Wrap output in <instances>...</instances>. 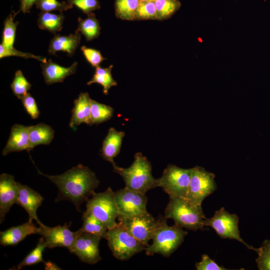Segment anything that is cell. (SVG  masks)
I'll list each match as a JSON object with an SVG mask.
<instances>
[{
	"label": "cell",
	"instance_id": "6",
	"mask_svg": "<svg viewBox=\"0 0 270 270\" xmlns=\"http://www.w3.org/2000/svg\"><path fill=\"white\" fill-rule=\"evenodd\" d=\"M86 212L91 214L109 229L117 224L119 212L114 192L110 188L102 192H94L86 201Z\"/></svg>",
	"mask_w": 270,
	"mask_h": 270
},
{
	"label": "cell",
	"instance_id": "26",
	"mask_svg": "<svg viewBox=\"0 0 270 270\" xmlns=\"http://www.w3.org/2000/svg\"><path fill=\"white\" fill-rule=\"evenodd\" d=\"M112 65L106 68H102L100 66L96 68L95 72L92 78L87 82L88 85L92 84H98L103 87V92L108 94V90L112 87L117 85V82L113 78L112 75Z\"/></svg>",
	"mask_w": 270,
	"mask_h": 270
},
{
	"label": "cell",
	"instance_id": "19",
	"mask_svg": "<svg viewBox=\"0 0 270 270\" xmlns=\"http://www.w3.org/2000/svg\"><path fill=\"white\" fill-rule=\"evenodd\" d=\"M80 34L77 30L74 34L68 36L56 34L50 40L49 44V54H55L58 52H63L67 53L69 56H72L80 44Z\"/></svg>",
	"mask_w": 270,
	"mask_h": 270
},
{
	"label": "cell",
	"instance_id": "23",
	"mask_svg": "<svg viewBox=\"0 0 270 270\" xmlns=\"http://www.w3.org/2000/svg\"><path fill=\"white\" fill-rule=\"evenodd\" d=\"M64 16L62 12L56 14L50 12H42L38 15V24L39 28L56 34L62 28Z\"/></svg>",
	"mask_w": 270,
	"mask_h": 270
},
{
	"label": "cell",
	"instance_id": "21",
	"mask_svg": "<svg viewBox=\"0 0 270 270\" xmlns=\"http://www.w3.org/2000/svg\"><path fill=\"white\" fill-rule=\"evenodd\" d=\"M91 102L88 92H81L74 100L69 124L70 128L82 123L90 125Z\"/></svg>",
	"mask_w": 270,
	"mask_h": 270
},
{
	"label": "cell",
	"instance_id": "5",
	"mask_svg": "<svg viewBox=\"0 0 270 270\" xmlns=\"http://www.w3.org/2000/svg\"><path fill=\"white\" fill-rule=\"evenodd\" d=\"M106 240L113 256L120 260H128L145 250L146 247L132 236L120 222L108 229Z\"/></svg>",
	"mask_w": 270,
	"mask_h": 270
},
{
	"label": "cell",
	"instance_id": "33",
	"mask_svg": "<svg viewBox=\"0 0 270 270\" xmlns=\"http://www.w3.org/2000/svg\"><path fill=\"white\" fill-rule=\"evenodd\" d=\"M258 254L256 262L260 270H270V240H266L261 247L255 248Z\"/></svg>",
	"mask_w": 270,
	"mask_h": 270
},
{
	"label": "cell",
	"instance_id": "14",
	"mask_svg": "<svg viewBox=\"0 0 270 270\" xmlns=\"http://www.w3.org/2000/svg\"><path fill=\"white\" fill-rule=\"evenodd\" d=\"M18 196L16 204L22 207L28 214V221L35 220L39 226L44 224L36 214L38 208L42 204L44 198L28 186L17 182Z\"/></svg>",
	"mask_w": 270,
	"mask_h": 270
},
{
	"label": "cell",
	"instance_id": "8",
	"mask_svg": "<svg viewBox=\"0 0 270 270\" xmlns=\"http://www.w3.org/2000/svg\"><path fill=\"white\" fill-rule=\"evenodd\" d=\"M239 218L234 214H230L224 208H221L215 212L214 216L206 218L204 226L212 228L222 238L236 240L245 245L248 249L254 250L255 248L248 245L240 237L238 224Z\"/></svg>",
	"mask_w": 270,
	"mask_h": 270
},
{
	"label": "cell",
	"instance_id": "29",
	"mask_svg": "<svg viewBox=\"0 0 270 270\" xmlns=\"http://www.w3.org/2000/svg\"><path fill=\"white\" fill-rule=\"evenodd\" d=\"M18 12H11L4 22L2 41L1 44L7 48L14 47L18 22H14L15 16Z\"/></svg>",
	"mask_w": 270,
	"mask_h": 270
},
{
	"label": "cell",
	"instance_id": "20",
	"mask_svg": "<svg viewBox=\"0 0 270 270\" xmlns=\"http://www.w3.org/2000/svg\"><path fill=\"white\" fill-rule=\"evenodd\" d=\"M125 134L110 128L104 139L101 150V155L104 160L110 162L112 166L116 165L114 158L120 153L122 141Z\"/></svg>",
	"mask_w": 270,
	"mask_h": 270
},
{
	"label": "cell",
	"instance_id": "24",
	"mask_svg": "<svg viewBox=\"0 0 270 270\" xmlns=\"http://www.w3.org/2000/svg\"><path fill=\"white\" fill-rule=\"evenodd\" d=\"M78 20V26L76 30L84 35L87 41L92 40L98 36L100 27L94 13L87 14V18L85 19L79 17Z\"/></svg>",
	"mask_w": 270,
	"mask_h": 270
},
{
	"label": "cell",
	"instance_id": "27",
	"mask_svg": "<svg viewBox=\"0 0 270 270\" xmlns=\"http://www.w3.org/2000/svg\"><path fill=\"white\" fill-rule=\"evenodd\" d=\"M140 0H116L115 13L118 18L132 20H136V13Z\"/></svg>",
	"mask_w": 270,
	"mask_h": 270
},
{
	"label": "cell",
	"instance_id": "41",
	"mask_svg": "<svg viewBox=\"0 0 270 270\" xmlns=\"http://www.w3.org/2000/svg\"><path fill=\"white\" fill-rule=\"evenodd\" d=\"M38 0H27L24 6L20 8V10L24 13L30 12V10L33 4H36Z\"/></svg>",
	"mask_w": 270,
	"mask_h": 270
},
{
	"label": "cell",
	"instance_id": "37",
	"mask_svg": "<svg viewBox=\"0 0 270 270\" xmlns=\"http://www.w3.org/2000/svg\"><path fill=\"white\" fill-rule=\"evenodd\" d=\"M80 50L86 60L92 67L96 68L100 66V64L106 60V58L101 54L100 52L96 49L83 46L80 48Z\"/></svg>",
	"mask_w": 270,
	"mask_h": 270
},
{
	"label": "cell",
	"instance_id": "1",
	"mask_svg": "<svg viewBox=\"0 0 270 270\" xmlns=\"http://www.w3.org/2000/svg\"><path fill=\"white\" fill-rule=\"evenodd\" d=\"M37 170L40 174L46 177L57 186L58 194L56 202L69 200L78 211L80 204L92 196L100 184L95 173L80 164L56 176L46 174Z\"/></svg>",
	"mask_w": 270,
	"mask_h": 270
},
{
	"label": "cell",
	"instance_id": "17",
	"mask_svg": "<svg viewBox=\"0 0 270 270\" xmlns=\"http://www.w3.org/2000/svg\"><path fill=\"white\" fill-rule=\"evenodd\" d=\"M40 228L32 222H28L12 226L0 232V244L3 246H14L32 234H38Z\"/></svg>",
	"mask_w": 270,
	"mask_h": 270
},
{
	"label": "cell",
	"instance_id": "16",
	"mask_svg": "<svg viewBox=\"0 0 270 270\" xmlns=\"http://www.w3.org/2000/svg\"><path fill=\"white\" fill-rule=\"evenodd\" d=\"M30 152V141L28 126L15 124L10 129V136L2 150V154L6 156L12 152L22 150Z\"/></svg>",
	"mask_w": 270,
	"mask_h": 270
},
{
	"label": "cell",
	"instance_id": "3",
	"mask_svg": "<svg viewBox=\"0 0 270 270\" xmlns=\"http://www.w3.org/2000/svg\"><path fill=\"white\" fill-rule=\"evenodd\" d=\"M164 217L170 218L182 228L197 230L202 229L206 218L202 205L194 203L186 198H170Z\"/></svg>",
	"mask_w": 270,
	"mask_h": 270
},
{
	"label": "cell",
	"instance_id": "10",
	"mask_svg": "<svg viewBox=\"0 0 270 270\" xmlns=\"http://www.w3.org/2000/svg\"><path fill=\"white\" fill-rule=\"evenodd\" d=\"M120 222L135 238L146 246L158 223L148 211L132 216H118Z\"/></svg>",
	"mask_w": 270,
	"mask_h": 270
},
{
	"label": "cell",
	"instance_id": "30",
	"mask_svg": "<svg viewBox=\"0 0 270 270\" xmlns=\"http://www.w3.org/2000/svg\"><path fill=\"white\" fill-rule=\"evenodd\" d=\"M46 245L44 238L39 239L36 247L32 250L18 266L12 270H20L24 266H32L44 261L42 258L43 252Z\"/></svg>",
	"mask_w": 270,
	"mask_h": 270
},
{
	"label": "cell",
	"instance_id": "44",
	"mask_svg": "<svg viewBox=\"0 0 270 270\" xmlns=\"http://www.w3.org/2000/svg\"><path fill=\"white\" fill-rule=\"evenodd\" d=\"M156 0H140V2L155 1Z\"/></svg>",
	"mask_w": 270,
	"mask_h": 270
},
{
	"label": "cell",
	"instance_id": "32",
	"mask_svg": "<svg viewBox=\"0 0 270 270\" xmlns=\"http://www.w3.org/2000/svg\"><path fill=\"white\" fill-rule=\"evenodd\" d=\"M32 84L24 77L22 72L20 70L16 72L12 82L10 84L11 89L14 94L18 98L21 100L28 93V90L30 89Z\"/></svg>",
	"mask_w": 270,
	"mask_h": 270
},
{
	"label": "cell",
	"instance_id": "31",
	"mask_svg": "<svg viewBox=\"0 0 270 270\" xmlns=\"http://www.w3.org/2000/svg\"><path fill=\"white\" fill-rule=\"evenodd\" d=\"M156 19L162 20L170 17L180 8L178 0H156Z\"/></svg>",
	"mask_w": 270,
	"mask_h": 270
},
{
	"label": "cell",
	"instance_id": "12",
	"mask_svg": "<svg viewBox=\"0 0 270 270\" xmlns=\"http://www.w3.org/2000/svg\"><path fill=\"white\" fill-rule=\"evenodd\" d=\"M78 234L68 249L76 255L80 260L90 264H96L102 260L99 250L100 237L94 234L82 232Z\"/></svg>",
	"mask_w": 270,
	"mask_h": 270
},
{
	"label": "cell",
	"instance_id": "43",
	"mask_svg": "<svg viewBox=\"0 0 270 270\" xmlns=\"http://www.w3.org/2000/svg\"><path fill=\"white\" fill-rule=\"evenodd\" d=\"M20 8L24 6L27 0H20Z\"/></svg>",
	"mask_w": 270,
	"mask_h": 270
},
{
	"label": "cell",
	"instance_id": "42",
	"mask_svg": "<svg viewBox=\"0 0 270 270\" xmlns=\"http://www.w3.org/2000/svg\"><path fill=\"white\" fill-rule=\"evenodd\" d=\"M46 270H62L56 264L50 261L44 262Z\"/></svg>",
	"mask_w": 270,
	"mask_h": 270
},
{
	"label": "cell",
	"instance_id": "36",
	"mask_svg": "<svg viewBox=\"0 0 270 270\" xmlns=\"http://www.w3.org/2000/svg\"><path fill=\"white\" fill-rule=\"evenodd\" d=\"M19 56L24 58H34L44 63L47 62L46 58L40 56H36L32 53L20 52L16 50L14 47L7 48L0 44V58L8 56Z\"/></svg>",
	"mask_w": 270,
	"mask_h": 270
},
{
	"label": "cell",
	"instance_id": "18",
	"mask_svg": "<svg viewBox=\"0 0 270 270\" xmlns=\"http://www.w3.org/2000/svg\"><path fill=\"white\" fill-rule=\"evenodd\" d=\"M78 65L75 62L70 66L64 67L50 59L40 64L44 82L48 84L62 82L66 78L76 72Z\"/></svg>",
	"mask_w": 270,
	"mask_h": 270
},
{
	"label": "cell",
	"instance_id": "28",
	"mask_svg": "<svg viewBox=\"0 0 270 270\" xmlns=\"http://www.w3.org/2000/svg\"><path fill=\"white\" fill-rule=\"evenodd\" d=\"M114 111L110 106L92 100L90 125L99 124L109 120L112 116Z\"/></svg>",
	"mask_w": 270,
	"mask_h": 270
},
{
	"label": "cell",
	"instance_id": "40",
	"mask_svg": "<svg viewBox=\"0 0 270 270\" xmlns=\"http://www.w3.org/2000/svg\"><path fill=\"white\" fill-rule=\"evenodd\" d=\"M197 270H227L228 269L219 266L212 260L208 255L204 254L202 256L200 262L195 264Z\"/></svg>",
	"mask_w": 270,
	"mask_h": 270
},
{
	"label": "cell",
	"instance_id": "39",
	"mask_svg": "<svg viewBox=\"0 0 270 270\" xmlns=\"http://www.w3.org/2000/svg\"><path fill=\"white\" fill-rule=\"evenodd\" d=\"M22 104L32 119H36L40 115V110L35 99L28 92L22 99Z\"/></svg>",
	"mask_w": 270,
	"mask_h": 270
},
{
	"label": "cell",
	"instance_id": "38",
	"mask_svg": "<svg viewBox=\"0 0 270 270\" xmlns=\"http://www.w3.org/2000/svg\"><path fill=\"white\" fill-rule=\"evenodd\" d=\"M67 2L88 14L100 7L98 0H67Z\"/></svg>",
	"mask_w": 270,
	"mask_h": 270
},
{
	"label": "cell",
	"instance_id": "4",
	"mask_svg": "<svg viewBox=\"0 0 270 270\" xmlns=\"http://www.w3.org/2000/svg\"><path fill=\"white\" fill-rule=\"evenodd\" d=\"M188 232L175 224L170 226L164 217L158 218V223L154 233L152 244L145 249L146 254H160L168 257L182 243Z\"/></svg>",
	"mask_w": 270,
	"mask_h": 270
},
{
	"label": "cell",
	"instance_id": "34",
	"mask_svg": "<svg viewBox=\"0 0 270 270\" xmlns=\"http://www.w3.org/2000/svg\"><path fill=\"white\" fill-rule=\"evenodd\" d=\"M36 8L42 12H50L58 10L60 12L72 8L73 6L68 2H60L57 0H38L36 3Z\"/></svg>",
	"mask_w": 270,
	"mask_h": 270
},
{
	"label": "cell",
	"instance_id": "11",
	"mask_svg": "<svg viewBox=\"0 0 270 270\" xmlns=\"http://www.w3.org/2000/svg\"><path fill=\"white\" fill-rule=\"evenodd\" d=\"M114 196L119 212L118 216H132L147 211L148 198L144 194L125 186L114 192Z\"/></svg>",
	"mask_w": 270,
	"mask_h": 270
},
{
	"label": "cell",
	"instance_id": "35",
	"mask_svg": "<svg viewBox=\"0 0 270 270\" xmlns=\"http://www.w3.org/2000/svg\"><path fill=\"white\" fill-rule=\"evenodd\" d=\"M136 20H157L154 1L140 2L136 13Z\"/></svg>",
	"mask_w": 270,
	"mask_h": 270
},
{
	"label": "cell",
	"instance_id": "2",
	"mask_svg": "<svg viewBox=\"0 0 270 270\" xmlns=\"http://www.w3.org/2000/svg\"><path fill=\"white\" fill-rule=\"evenodd\" d=\"M113 168L122 178L126 187L130 190L146 194L158 187V179L152 176L151 164L140 152L135 154L130 167L123 168L116 165Z\"/></svg>",
	"mask_w": 270,
	"mask_h": 270
},
{
	"label": "cell",
	"instance_id": "9",
	"mask_svg": "<svg viewBox=\"0 0 270 270\" xmlns=\"http://www.w3.org/2000/svg\"><path fill=\"white\" fill-rule=\"evenodd\" d=\"M215 174L204 168L196 166L192 172L186 198L192 202L202 205L204 198L216 189Z\"/></svg>",
	"mask_w": 270,
	"mask_h": 270
},
{
	"label": "cell",
	"instance_id": "25",
	"mask_svg": "<svg viewBox=\"0 0 270 270\" xmlns=\"http://www.w3.org/2000/svg\"><path fill=\"white\" fill-rule=\"evenodd\" d=\"M82 220V226L79 230L80 232L106 239L108 229L100 221L86 210L83 213Z\"/></svg>",
	"mask_w": 270,
	"mask_h": 270
},
{
	"label": "cell",
	"instance_id": "15",
	"mask_svg": "<svg viewBox=\"0 0 270 270\" xmlns=\"http://www.w3.org/2000/svg\"><path fill=\"white\" fill-rule=\"evenodd\" d=\"M18 196L17 182L8 174L0 176V223L4 220L14 204H16Z\"/></svg>",
	"mask_w": 270,
	"mask_h": 270
},
{
	"label": "cell",
	"instance_id": "22",
	"mask_svg": "<svg viewBox=\"0 0 270 270\" xmlns=\"http://www.w3.org/2000/svg\"><path fill=\"white\" fill-rule=\"evenodd\" d=\"M28 130L30 150L38 145L49 144L54 135L53 128L44 123L29 126Z\"/></svg>",
	"mask_w": 270,
	"mask_h": 270
},
{
	"label": "cell",
	"instance_id": "13",
	"mask_svg": "<svg viewBox=\"0 0 270 270\" xmlns=\"http://www.w3.org/2000/svg\"><path fill=\"white\" fill-rule=\"evenodd\" d=\"M71 223H66L63 226L54 227L44 224L39 226L40 232L38 234L44 238L46 248L65 247L69 249L78 234V230L74 232L70 230Z\"/></svg>",
	"mask_w": 270,
	"mask_h": 270
},
{
	"label": "cell",
	"instance_id": "7",
	"mask_svg": "<svg viewBox=\"0 0 270 270\" xmlns=\"http://www.w3.org/2000/svg\"><path fill=\"white\" fill-rule=\"evenodd\" d=\"M192 168H182L170 164L158 179V187L161 188L170 198H186Z\"/></svg>",
	"mask_w": 270,
	"mask_h": 270
}]
</instances>
